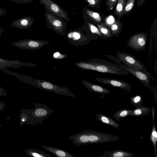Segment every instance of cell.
<instances>
[{
    "mask_svg": "<svg viewBox=\"0 0 157 157\" xmlns=\"http://www.w3.org/2000/svg\"><path fill=\"white\" fill-rule=\"evenodd\" d=\"M74 64L83 70L115 75H129V73L123 66L101 59H94L85 61H80Z\"/></svg>",
    "mask_w": 157,
    "mask_h": 157,
    "instance_id": "cell-1",
    "label": "cell"
},
{
    "mask_svg": "<svg viewBox=\"0 0 157 157\" xmlns=\"http://www.w3.org/2000/svg\"><path fill=\"white\" fill-rule=\"evenodd\" d=\"M15 76L21 81L40 89L73 98L76 97V96L66 87L57 85L45 80L34 79L30 77L17 73L16 74Z\"/></svg>",
    "mask_w": 157,
    "mask_h": 157,
    "instance_id": "cell-2",
    "label": "cell"
},
{
    "mask_svg": "<svg viewBox=\"0 0 157 157\" xmlns=\"http://www.w3.org/2000/svg\"><path fill=\"white\" fill-rule=\"evenodd\" d=\"M35 108L30 116L29 124L35 125H41L54 111L46 105L43 103L34 102Z\"/></svg>",
    "mask_w": 157,
    "mask_h": 157,
    "instance_id": "cell-3",
    "label": "cell"
},
{
    "mask_svg": "<svg viewBox=\"0 0 157 157\" xmlns=\"http://www.w3.org/2000/svg\"><path fill=\"white\" fill-rule=\"evenodd\" d=\"M47 26L60 35L65 36L67 22L65 20L55 15L48 10L45 12Z\"/></svg>",
    "mask_w": 157,
    "mask_h": 157,
    "instance_id": "cell-4",
    "label": "cell"
},
{
    "mask_svg": "<svg viewBox=\"0 0 157 157\" xmlns=\"http://www.w3.org/2000/svg\"><path fill=\"white\" fill-rule=\"evenodd\" d=\"M66 36L69 42L75 46H83L90 43L91 40L86 34L83 33L81 27L69 31L66 33Z\"/></svg>",
    "mask_w": 157,
    "mask_h": 157,
    "instance_id": "cell-5",
    "label": "cell"
},
{
    "mask_svg": "<svg viewBox=\"0 0 157 157\" xmlns=\"http://www.w3.org/2000/svg\"><path fill=\"white\" fill-rule=\"evenodd\" d=\"M114 61L118 63L119 65L123 66L126 70L129 73L132 74L136 78L140 81L144 85L148 88H150V83L151 82V79H155L147 71L142 70H137L130 68L126 65L123 64L116 57Z\"/></svg>",
    "mask_w": 157,
    "mask_h": 157,
    "instance_id": "cell-6",
    "label": "cell"
},
{
    "mask_svg": "<svg viewBox=\"0 0 157 157\" xmlns=\"http://www.w3.org/2000/svg\"><path fill=\"white\" fill-rule=\"evenodd\" d=\"M116 55L117 57L123 64L135 69L147 71L143 63L133 56L125 52H118Z\"/></svg>",
    "mask_w": 157,
    "mask_h": 157,
    "instance_id": "cell-7",
    "label": "cell"
},
{
    "mask_svg": "<svg viewBox=\"0 0 157 157\" xmlns=\"http://www.w3.org/2000/svg\"><path fill=\"white\" fill-rule=\"evenodd\" d=\"M147 33L142 32L132 36L127 42L128 47L134 51H141L144 50L147 43Z\"/></svg>",
    "mask_w": 157,
    "mask_h": 157,
    "instance_id": "cell-8",
    "label": "cell"
},
{
    "mask_svg": "<svg viewBox=\"0 0 157 157\" xmlns=\"http://www.w3.org/2000/svg\"><path fill=\"white\" fill-rule=\"evenodd\" d=\"M40 4L55 15L68 22L70 21L68 14L66 11L52 0H39Z\"/></svg>",
    "mask_w": 157,
    "mask_h": 157,
    "instance_id": "cell-9",
    "label": "cell"
},
{
    "mask_svg": "<svg viewBox=\"0 0 157 157\" xmlns=\"http://www.w3.org/2000/svg\"><path fill=\"white\" fill-rule=\"evenodd\" d=\"M121 139L122 138L115 135L89 130L90 144L112 142Z\"/></svg>",
    "mask_w": 157,
    "mask_h": 157,
    "instance_id": "cell-10",
    "label": "cell"
},
{
    "mask_svg": "<svg viewBox=\"0 0 157 157\" xmlns=\"http://www.w3.org/2000/svg\"><path fill=\"white\" fill-rule=\"evenodd\" d=\"M50 43V42L34 39H25L19 40L12 44L17 48L27 50H38Z\"/></svg>",
    "mask_w": 157,
    "mask_h": 157,
    "instance_id": "cell-11",
    "label": "cell"
},
{
    "mask_svg": "<svg viewBox=\"0 0 157 157\" xmlns=\"http://www.w3.org/2000/svg\"><path fill=\"white\" fill-rule=\"evenodd\" d=\"M80 27L91 40L105 39L98 27L87 19H84V23Z\"/></svg>",
    "mask_w": 157,
    "mask_h": 157,
    "instance_id": "cell-12",
    "label": "cell"
},
{
    "mask_svg": "<svg viewBox=\"0 0 157 157\" xmlns=\"http://www.w3.org/2000/svg\"><path fill=\"white\" fill-rule=\"evenodd\" d=\"M82 11V16L84 19L88 20L95 25L104 23L105 17L100 13L92 10L86 6L84 7Z\"/></svg>",
    "mask_w": 157,
    "mask_h": 157,
    "instance_id": "cell-13",
    "label": "cell"
},
{
    "mask_svg": "<svg viewBox=\"0 0 157 157\" xmlns=\"http://www.w3.org/2000/svg\"><path fill=\"white\" fill-rule=\"evenodd\" d=\"M94 79L104 84H108L122 89L129 92L131 89V86L127 82L123 80L105 78H95Z\"/></svg>",
    "mask_w": 157,
    "mask_h": 157,
    "instance_id": "cell-14",
    "label": "cell"
},
{
    "mask_svg": "<svg viewBox=\"0 0 157 157\" xmlns=\"http://www.w3.org/2000/svg\"><path fill=\"white\" fill-rule=\"evenodd\" d=\"M36 66L32 63L21 62L19 60H7L0 57V69L2 70L6 69L8 67L17 68L21 66L33 67Z\"/></svg>",
    "mask_w": 157,
    "mask_h": 157,
    "instance_id": "cell-15",
    "label": "cell"
},
{
    "mask_svg": "<svg viewBox=\"0 0 157 157\" xmlns=\"http://www.w3.org/2000/svg\"><path fill=\"white\" fill-rule=\"evenodd\" d=\"M34 20L31 17L21 18L12 22L11 25L12 27L20 29H24L29 28L33 25Z\"/></svg>",
    "mask_w": 157,
    "mask_h": 157,
    "instance_id": "cell-16",
    "label": "cell"
},
{
    "mask_svg": "<svg viewBox=\"0 0 157 157\" xmlns=\"http://www.w3.org/2000/svg\"><path fill=\"white\" fill-rule=\"evenodd\" d=\"M82 82L89 90L101 94H106L111 93L110 90L98 84L92 83L84 80H82Z\"/></svg>",
    "mask_w": 157,
    "mask_h": 157,
    "instance_id": "cell-17",
    "label": "cell"
},
{
    "mask_svg": "<svg viewBox=\"0 0 157 157\" xmlns=\"http://www.w3.org/2000/svg\"><path fill=\"white\" fill-rule=\"evenodd\" d=\"M134 154L123 151L122 149L116 150L105 152L101 157H133Z\"/></svg>",
    "mask_w": 157,
    "mask_h": 157,
    "instance_id": "cell-18",
    "label": "cell"
},
{
    "mask_svg": "<svg viewBox=\"0 0 157 157\" xmlns=\"http://www.w3.org/2000/svg\"><path fill=\"white\" fill-rule=\"evenodd\" d=\"M152 117L153 124L152 128L151 131L150 140L153 144L154 149L155 156L157 157V150L156 148V143L157 141V132L155 124V111L153 106L151 108Z\"/></svg>",
    "mask_w": 157,
    "mask_h": 157,
    "instance_id": "cell-19",
    "label": "cell"
},
{
    "mask_svg": "<svg viewBox=\"0 0 157 157\" xmlns=\"http://www.w3.org/2000/svg\"><path fill=\"white\" fill-rule=\"evenodd\" d=\"M41 147L59 157H75L71 154L63 150L54 147L41 145Z\"/></svg>",
    "mask_w": 157,
    "mask_h": 157,
    "instance_id": "cell-20",
    "label": "cell"
},
{
    "mask_svg": "<svg viewBox=\"0 0 157 157\" xmlns=\"http://www.w3.org/2000/svg\"><path fill=\"white\" fill-rule=\"evenodd\" d=\"M34 108L26 109L22 108L19 114L20 126H21L24 124H29L31 114Z\"/></svg>",
    "mask_w": 157,
    "mask_h": 157,
    "instance_id": "cell-21",
    "label": "cell"
},
{
    "mask_svg": "<svg viewBox=\"0 0 157 157\" xmlns=\"http://www.w3.org/2000/svg\"><path fill=\"white\" fill-rule=\"evenodd\" d=\"M97 118L101 122L118 128L119 125L112 118L104 114L99 113L96 115Z\"/></svg>",
    "mask_w": 157,
    "mask_h": 157,
    "instance_id": "cell-22",
    "label": "cell"
},
{
    "mask_svg": "<svg viewBox=\"0 0 157 157\" xmlns=\"http://www.w3.org/2000/svg\"><path fill=\"white\" fill-rule=\"evenodd\" d=\"M24 151L29 157H51L46 153L34 148L25 149Z\"/></svg>",
    "mask_w": 157,
    "mask_h": 157,
    "instance_id": "cell-23",
    "label": "cell"
},
{
    "mask_svg": "<svg viewBox=\"0 0 157 157\" xmlns=\"http://www.w3.org/2000/svg\"><path fill=\"white\" fill-rule=\"evenodd\" d=\"M119 18L115 20L114 22L108 27L113 35L116 37L120 33L123 28V25Z\"/></svg>",
    "mask_w": 157,
    "mask_h": 157,
    "instance_id": "cell-24",
    "label": "cell"
},
{
    "mask_svg": "<svg viewBox=\"0 0 157 157\" xmlns=\"http://www.w3.org/2000/svg\"><path fill=\"white\" fill-rule=\"evenodd\" d=\"M150 108L143 105H140L134 109L132 110L130 115L134 117H140L148 114Z\"/></svg>",
    "mask_w": 157,
    "mask_h": 157,
    "instance_id": "cell-25",
    "label": "cell"
},
{
    "mask_svg": "<svg viewBox=\"0 0 157 157\" xmlns=\"http://www.w3.org/2000/svg\"><path fill=\"white\" fill-rule=\"evenodd\" d=\"M96 26L98 29L105 39L109 38L113 36L109 28L104 23L98 24Z\"/></svg>",
    "mask_w": 157,
    "mask_h": 157,
    "instance_id": "cell-26",
    "label": "cell"
},
{
    "mask_svg": "<svg viewBox=\"0 0 157 157\" xmlns=\"http://www.w3.org/2000/svg\"><path fill=\"white\" fill-rule=\"evenodd\" d=\"M125 3V0H118L113 13V14L117 18H120L124 16L123 10Z\"/></svg>",
    "mask_w": 157,
    "mask_h": 157,
    "instance_id": "cell-27",
    "label": "cell"
},
{
    "mask_svg": "<svg viewBox=\"0 0 157 157\" xmlns=\"http://www.w3.org/2000/svg\"><path fill=\"white\" fill-rule=\"evenodd\" d=\"M132 110H128L124 109L116 112L113 115V117L117 121H119L120 119L128 115H130Z\"/></svg>",
    "mask_w": 157,
    "mask_h": 157,
    "instance_id": "cell-28",
    "label": "cell"
},
{
    "mask_svg": "<svg viewBox=\"0 0 157 157\" xmlns=\"http://www.w3.org/2000/svg\"><path fill=\"white\" fill-rule=\"evenodd\" d=\"M136 0H128L125 2L123 10V15H128L132 10Z\"/></svg>",
    "mask_w": 157,
    "mask_h": 157,
    "instance_id": "cell-29",
    "label": "cell"
},
{
    "mask_svg": "<svg viewBox=\"0 0 157 157\" xmlns=\"http://www.w3.org/2000/svg\"><path fill=\"white\" fill-rule=\"evenodd\" d=\"M130 104L137 107L141 105L143 103V100L141 95H138L131 98L130 99Z\"/></svg>",
    "mask_w": 157,
    "mask_h": 157,
    "instance_id": "cell-30",
    "label": "cell"
},
{
    "mask_svg": "<svg viewBox=\"0 0 157 157\" xmlns=\"http://www.w3.org/2000/svg\"><path fill=\"white\" fill-rule=\"evenodd\" d=\"M118 0H107L105 4L107 7V11L109 12L115 7Z\"/></svg>",
    "mask_w": 157,
    "mask_h": 157,
    "instance_id": "cell-31",
    "label": "cell"
},
{
    "mask_svg": "<svg viewBox=\"0 0 157 157\" xmlns=\"http://www.w3.org/2000/svg\"><path fill=\"white\" fill-rule=\"evenodd\" d=\"M88 3L92 8L95 9L99 8L101 6L102 0H84Z\"/></svg>",
    "mask_w": 157,
    "mask_h": 157,
    "instance_id": "cell-32",
    "label": "cell"
},
{
    "mask_svg": "<svg viewBox=\"0 0 157 157\" xmlns=\"http://www.w3.org/2000/svg\"><path fill=\"white\" fill-rule=\"evenodd\" d=\"M14 3L21 4H27L32 2L33 0H9Z\"/></svg>",
    "mask_w": 157,
    "mask_h": 157,
    "instance_id": "cell-33",
    "label": "cell"
},
{
    "mask_svg": "<svg viewBox=\"0 0 157 157\" xmlns=\"http://www.w3.org/2000/svg\"><path fill=\"white\" fill-rule=\"evenodd\" d=\"M7 94L5 90L0 86V96H6Z\"/></svg>",
    "mask_w": 157,
    "mask_h": 157,
    "instance_id": "cell-34",
    "label": "cell"
},
{
    "mask_svg": "<svg viewBox=\"0 0 157 157\" xmlns=\"http://www.w3.org/2000/svg\"><path fill=\"white\" fill-rule=\"evenodd\" d=\"M146 0H137L136 5L138 7L142 6Z\"/></svg>",
    "mask_w": 157,
    "mask_h": 157,
    "instance_id": "cell-35",
    "label": "cell"
},
{
    "mask_svg": "<svg viewBox=\"0 0 157 157\" xmlns=\"http://www.w3.org/2000/svg\"><path fill=\"white\" fill-rule=\"evenodd\" d=\"M6 10L0 8V17L5 15L6 14Z\"/></svg>",
    "mask_w": 157,
    "mask_h": 157,
    "instance_id": "cell-36",
    "label": "cell"
},
{
    "mask_svg": "<svg viewBox=\"0 0 157 157\" xmlns=\"http://www.w3.org/2000/svg\"><path fill=\"white\" fill-rule=\"evenodd\" d=\"M6 106L5 103L3 101H0V111L2 110Z\"/></svg>",
    "mask_w": 157,
    "mask_h": 157,
    "instance_id": "cell-37",
    "label": "cell"
},
{
    "mask_svg": "<svg viewBox=\"0 0 157 157\" xmlns=\"http://www.w3.org/2000/svg\"><path fill=\"white\" fill-rule=\"evenodd\" d=\"M4 31V29L3 28H0V38H1V35L3 32Z\"/></svg>",
    "mask_w": 157,
    "mask_h": 157,
    "instance_id": "cell-38",
    "label": "cell"
}]
</instances>
